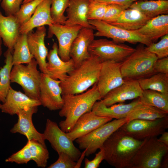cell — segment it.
<instances>
[{"mask_svg":"<svg viewBox=\"0 0 168 168\" xmlns=\"http://www.w3.org/2000/svg\"><path fill=\"white\" fill-rule=\"evenodd\" d=\"M144 140L126 135L121 128L113 133L103 144L104 160L116 168H131L132 159Z\"/></svg>","mask_w":168,"mask_h":168,"instance_id":"1","label":"cell"},{"mask_svg":"<svg viewBox=\"0 0 168 168\" xmlns=\"http://www.w3.org/2000/svg\"><path fill=\"white\" fill-rule=\"evenodd\" d=\"M63 105L59 115L65 117L59 126L64 132H69L77 119L84 114L91 111L95 103L100 100V94L96 83L86 91L76 94L62 95Z\"/></svg>","mask_w":168,"mask_h":168,"instance_id":"2","label":"cell"},{"mask_svg":"<svg viewBox=\"0 0 168 168\" xmlns=\"http://www.w3.org/2000/svg\"><path fill=\"white\" fill-rule=\"evenodd\" d=\"M102 61L98 57H90L74 68L61 82L62 95L83 93L97 83Z\"/></svg>","mask_w":168,"mask_h":168,"instance_id":"3","label":"cell"},{"mask_svg":"<svg viewBox=\"0 0 168 168\" xmlns=\"http://www.w3.org/2000/svg\"><path fill=\"white\" fill-rule=\"evenodd\" d=\"M156 55L148 51L140 44L135 50L120 63V70L124 79L138 80L155 74L154 64Z\"/></svg>","mask_w":168,"mask_h":168,"instance_id":"4","label":"cell"},{"mask_svg":"<svg viewBox=\"0 0 168 168\" xmlns=\"http://www.w3.org/2000/svg\"><path fill=\"white\" fill-rule=\"evenodd\" d=\"M37 66L34 58L26 65H14L11 71L10 79L11 82L21 86L27 96L39 100L41 72L38 70Z\"/></svg>","mask_w":168,"mask_h":168,"instance_id":"5","label":"cell"},{"mask_svg":"<svg viewBox=\"0 0 168 168\" xmlns=\"http://www.w3.org/2000/svg\"><path fill=\"white\" fill-rule=\"evenodd\" d=\"M168 152V147L156 137L145 139L132 159L131 168H160Z\"/></svg>","mask_w":168,"mask_h":168,"instance_id":"6","label":"cell"},{"mask_svg":"<svg viewBox=\"0 0 168 168\" xmlns=\"http://www.w3.org/2000/svg\"><path fill=\"white\" fill-rule=\"evenodd\" d=\"M128 121L127 118L111 120L75 141L80 149L85 150V156H89L100 149L113 133Z\"/></svg>","mask_w":168,"mask_h":168,"instance_id":"7","label":"cell"},{"mask_svg":"<svg viewBox=\"0 0 168 168\" xmlns=\"http://www.w3.org/2000/svg\"><path fill=\"white\" fill-rule=\"evenodd\" d=\"M89 23L97 31L96 37H105L121 43L127 42L132 44L139 43L147 46L152 43L145 36L136 30H126L107 23L102 20H89Z\"/></svg>","mask_w":168,"mask_h":168,"instance_id":"8","label":"cell"},{"mask_svg":"<svg viewBox=\"0 0 168 168\" xmlns=\"http://www.w3.org/2000/svg\"><path fill=\"white\" fill-rule=\"evenodd\" d=\"M168 128V116L154 120L135 119L121 128L128 136L139 140L156 137Z\"/></svg>","mask_w":168,"mask_h":168,"instance_id":"9","label":"cell"},{"mask_svg":"<svg viewBox=\"0 0 168 168\" xmlns=\"http://www.w3.org/2000/svg\"><path fill=\"white\" fill-rule=\"evenodd\" d=\"M135 49L123 43L107 39L94 40L90 44V54L96 56L102 61L112 60L121 63Z\"/></svg>","mask_w":168,"mask_h":168,"instance_id":"10","label":"cell"},{"mask_svg":"<svg viewBox=\"0 0 168 168\" xmlns=\"http://www.w3.org/2000/svg\"><path fill=\"white\" fill-rule=\"evenodd\" d=\"M44 134L46 140L49 141L58 154L65 153L73 161H78L81 155L80 150L74 146L73 141L61 129L56 123L47 119Z\"/></svg>","mask_w":168,"mask_h":168,"instance_id":"11","label":"cell"},{"mask_svg":"<svg viewBox=\"0 0 168 168\" xmlns=\"http://www.w3.org/2000/svg\"><path fill=\"white\" fill-rule=\"evenodd\" d=\"M61 82L41 72L39 100L41 105L50 110H60L63 106Z\"/></svg>","mask_w":168,"mask_h":168,"instance_id":"12","label":"cell"},{"mask_svg":"<svg viewBox=\"0 0 168 168\" xmlns=\"http://www.w3.org/2000/svg\"><path fill=\"white\" fill-rule=\"evenodd\" d=\"M120 63L112 60L102 61L96 83L100 100L109 91L124 82L121 71Z\"/></svg>","mask_w":168,"mask_h":168,"instance_id":"13","label":"cell"},{"mask_svg":"<svg viewBox=\"0 0 168 168\" xmlns=\"http://www.w3.org/2000/svg\"><path fill=\"white\" fill-rule=\"evenodd\" d=\"M82 28L79 25L69 26L57 24L49 26L48 37L51 38L54 35L57 38L58 43V55L63 61H67L70 59L72 44Z\"/></svg>","mask_w":168,"mask_h":168,"instance_id":"14","label":"cell"},{"mask_svg":"<svg viewBox=\"0 0 168 168\" xmlns=\"http://www.w3.org/2000/svg\"><path fill=\"white\" fill-rule=\"evenodd\" d=\"M143 91L137 80L124 79L122 84L109 91L100 100L109 106L138 98L142 95Z\"/></svg>","mask_w":168,"mask_h":168,"instance_id":"15","label":"cell"},{"mask_svg":"<svg viewBox=\"0 0 168 168\" xmlns=\"http://www.w3.org/2000/svg\"><path fill=\"white\" fill-rule=\"evenodd\" d=\"M38 107H35L18 111L17 122L10 130L11 133H18L24 135L28 140H35L43 145H46V140L44 133L38 131L35 128L32 121L33 115L37 112Z\"/></svg>","mask_w":168,"mask_h":168,"instance_id":"16","label":"cell"},{"mask_svg":"<svg viewBox=\"0 0 168 168\" xmlns=\"http://www.w3.org/2000/svg\"><path fill=\"white\" fill-rule=\"evenodd\" d=\"M46 30L44 26L36 28L35 32L31 30L27 34L30 51L39 66L41 72L48 74L46 69V59L48 53L44 39Z\"/></svg>","mask_w":168,"mask_h":168,"instance_id":"17","label":"cell"},{"mask_svg":"<svg viewBox=\"0 0 168 168\" xmlns=\"http://www.w3.org/2000/svg\"><path fill=\"white\" fill-rule=\"evenodd\" d=\"M113 119L96 114L92 111L85 113L77 120L68 136L72 141L83 136L111 121Z\"/></svg>","mask_w":168,"mask_h":168,"instance_id":"18","label":"cell"},{"mask_svg":"<svg viewBox=\"0 0 168 168\" xmlns=\"http://www.w3.org/2000/svg\"><path fill=\"white\" fill-rule=\"evenodd\" d=\"M93 30L91 28H82L72 44L70 57L73 61L75 68L79 66L90 56L88 49L94 40Z\"/></svg>","mask_w":168,"mask_h":168,"instance_id":"19","label":"cell"},{"mask_svg":"<svg viewBox=\"0 0 168 168\" xmlns=\"http://www.w3.org/2000/svg\"><path fill=\"white\" fill-rule=\"evenodd\" d=\"M40 105L39 100L33 99L11 87L5 101L0 103V110L2 113L13 115L20 110Z\"/></svg>","mask_w":168,"mask_h":168,"instance_id":"20","label":"cell"},{"mask_svg":"<svg viewBox=\"0 0 168 168\" xmlns=\"http://www.w3.org/2000/svg\"><path fill=\"white\" fill-rule=\"evenodd\" d=\"M58 46L54 42L52 49L48 52L46 64V69L48 75L53 79L63 81L68 74L75 68L73 60L67 61L62 60L58 54Z\"/></svg>","mask_w":168,"mask_h":168,"instance_id":"21","label":"cell"},{"mask_svg":"<svg viewBox=\"0 0 168 168\" xmlns=\"http://www.w3.org/2000/svg\"><path fill=\"white\" fill-rule=\"evenodd\" d=\"M89 2V0H69L64 25L69 26L79 25L94 29L87 19Z\"/></svg>","mask_w":168,"mask_h":168,"instance_id":"22","label":"cell"},{"mask_svg":"<svg viewBox=\"0 0 168 168\" xmlns=\"http://www.w3.org/2000/svg\"><path fill=\"white\" fill-rule=\"evenodd\" d=\"M51 3V0H43L38 5L31 18L21 26L20 34H27L35 28L54 24L50 15Z\"/></svg>","mask_w":168,"mask_h":168,"instance_id":"23","label":"cell"},{"mask_svg":"<svg viewBox=\"0 0 168 168\" xmlns=\"http://www.w3.org/2000/svg\"><path fill=\"white\" fill-rule=\"evenodd\" d=\"M21 25L15 15L4 16L0 10V37L4 45L13 54L20 34Z\"/></svg>","mask_w":168,"mask_h":168,"instance_id":"24","label":"cell"},{"mask_svg":"<svg viewBox=\"0 0 168 168\" xmlns=\"http://www.w3.org/2000/svg\"><path fill=\"white\" fill-rule=\"evenodd\" d=\"M140 102L138 98L128 104L119 103L107 106L99 100L95 103L91 111L99 116L120 119L127 118L131 111Z\"/></svg>","mask_w":168,"mask_h":168,"instance_id":"25","label":"cell"},{"mask_svg":"<svg viewBox=\"0 0 168 168\" xmlns=\"http://www.w3.org/2000/svg\"><path fill=\"white\" fill-rule=\"evenodd\" d=\"M150 19L137 10L129 7L124 10L116 20L109 23L126 30H136Z\"/></svg>","mask_w":168,"mask_h":168,"instance_id":"26","label":"cell"},{"mask_svg":"<svg viewBox=\"0 0 168 168\" xmlns=\"http://www.w3.org/2000/svg\"><path fill=\"white\" fill-rule=\"evenodd\" d=\"M136 31L152 42L168 34V14H161L150 19L143 26Z\"/></svg>","mask_w":168,"mask_h":168,"instance_id":"27","label":"cell"},{"mask_svg":"<svg viewBox=\"0 0 168 168\" xmlns=\"http://www.w3.org/2000/svg\"><path fill=\"white\" fill-rule=\"evenodd\" d=\"M129 8L137 10L147 17L151 19L161 14H168V1H138L133 2Z\"/></svg>","mask_w":168,"mask_h":168,"instance_id":"28","label":"cell"},{"mask_svg":"<svg viewBox=\"0 0 168 168\" xmlns=\"http://www.w3.org/2000/svg\"><path fill=\"white\" fill-rule=\"evenodd\" d=\"M168 113L140 102L131 111L127 118L128 121L135 119L154 120L166 117Z\"/></svg>","mask_w":168,"mask_h":168,"instance_id":"29","label":"cell"},{"mask_svg":"<svg viewBox=\"0 0 168 168\" xmlns=\"http://www.w3.org/2000/svg\"><path fill=\"white\" fill-rule=\"evenodd\" d=\"M4 65L0 69V101L3 103L11 87L10 75L13 66L12 54L7 49L4 54Z\"/></svg>","mask_w":168,"mask_h":168,"instance_id":"30","label":"cell"},{"mask_svg":"<svg viewBox=\"0 0 168 168\" xmlns=\"http://www.w3.org/2000/svg\"><path fill=\"white\" fill-rule=\"evenodd\" d=\"M33 58L29 49L27 34H20L14 46L12 54L13 65L28 63Z\"/></svg>","mask_w":168,"mask_h":168,"instance_id":"31","label":"cell"},{"mask_svg":"<svg viewBox=\"0 0 168 168\" xmlns=\"http://www.w3.org/2000/svg\"><path fill=\"white\" fill-rule=\"evenodd\" d=\"M138 81L143 90L149 89L168 94V75L157 73Z\"/></svg>","mask_w":168,"mask_h":168,"instance_id":"32","label":"cell"},{"mask_svg":"<svg viewBox=\"0 0 168 168\" xmlns=\"http://www.w3.org/2000/svg\"><path fill=\"white\" fill-rule=\"evenodd\" d=\"M142 104L152 106L168 113V94L147 89L138 98Z\"/></svg>","mask_w":168,"mask_h":168,"instance_id":"33","label":"cell"},{"mask_svg":"<svg viewBox=\"0 0 168 168\" xmlns=\"http://www.w3.org/2000/svg\"><path fill=\"white\" fill-rule=\"evenodd\" d=\"M27 143L31 152L32 160L39 167H46L49 158V152L46 146L35 140H28Z\"/></svg>","mask_w":168,"mask_h":168,"instance_id":"34","label":"cell"},{"mask_svg":"<svg viewBox=\"0 0 168 168\" xmlns=\"http://www.w3.org/2000/svg\"><path fill=\"white\" fill-rule=\"evenodd\" d=\"M69 1V0H51L50 13L54 24H65L67 17L64 16V13Z\"/></svg>","mask_w":168,"mask_h":168,"instance_id":"35","label":"cell"},{"mask_svg":"<svg viewBox=\"0 0 168 168\" xmlns=\"http://www.w3.org/2000/svg\"><path fill=\"white\" fill-rule=\"evenodd\" d=\"M43 0H33L23 3L15 16L21 26L26 22L34 13L38 5Z\"/></svg>","mask_w":168,"mask_h":168,"instance_id":"36","label":"cell"},{"mask_svg":"<svg viewBox=\"0 0 168 168\" xmlns=\"http://www.w3.org/2000/svg\"><path fill=\"white\" fill-rule=\"evenodd\" d=\"M107 5L94 0H89L87 15L88 21L102 20L106 10Z\"/></svg>","mask_w":168,"mask_h":168,"instance_id":"37","label":"cell"},{"mask_svg":"<svg viewBox=\"0 0 168 168\" xmlns=\"http://www.w3.org/2000/svg\"><path fill=\"white\" fill-rule=\"evenodd\" d=\"M145 48L148 51L155 54L158 59L168 57V34L161 37L157 43L152 42Z\"/></svg>","mask_w":168,"mask_h":168,"instance_id":"38","label":"cell"},{"mask_svg":"<svg viewBox=\"0 0 168 168\" xmlns=\"http://www.w3.org/2000/svg\"><path fill=\"white\" fill-rule=\"evenodd\" d=\"M32 160V156L27 143L20 150L6 159L7 162H15L18 164H26Z\"/></svg>","mask_w":168,"mask_h":168,"instance_id":"39","label":"cell"},{"mask_svg":"<svg viewBox=\"0 0 168 168\" xmlns=\"http://www.w3.org/2000/svg\"><path fill=\"white\" fill-rule=\"evenodd\" d=\"M131 5L110 4L107 5L106 10L102 21L110 23L116 20L125 9Z\"/></svg>","mask_w":168,"mask_h":168,"instance_id":"40","label":"cell"},{"mask_svg":"<svg viewBox=\"0 0 168 168\" xmlns=\"http://www.w3.org/2000/svg\"><path fill=\"white\" fill-rule=\"evenodd\" d=\"M58 160L51 164L48 168H75L77 162L73 161L66 153L61 152L58 154Z\"/></svg>","mask_w":168,"mask_h":168,"instance_id":"41","label":"cell"},{"mask_svg":"<svg viewBox=\"0 0 168 168\" xmlns=\"http://www.w3.org/2000/svg\"><path fill=\"white\" fill-rule=\"evenodd\" d=\"M1 6L6 16L15 15L19 11L22 0H1Z\"/></svg>","mask_w":168,"mask_h":168,"instance_id":"42","label":"cell"},{"mask_svg":"<svg viewBox=\"0 0 168 168\" xmlns=\"http://www.w3.org/2000/svg\"><path fill=\"white\" fill-rule=\"evenodd\" d=\"M100 151L96 154L95 158L90 161L87 158L84 160L85 168H97L100 164L104 160V153L103 149L100 148Z\"/></svg>","mask_w":168,"mask_h":168,"instance_id":"43","label":"cell"},{"mask_svg":"<svg viewBox=\"0 0 168 168\" xmlns=\"http://www.w3.org/2000/svg\"><path fill=\"white\" fill-rule=\"evenodd\" d=\"M155 73H161L168 75V57L158 59L154 65Z\"/></svg>","mask_w":168,"mask_h":168,"instance_id":"44","label":"cell"},{"mask_svg":"<svg viewBox=\"0 0 168 168\" xmlns=\"http://www.w3.org/2000/svg\"><path fill=\"white\" fill-rule=\"evenodd\" d=\"M107 4H116L120 5H131L133 2L143 0H94Z\"/></svg>","mask_w":168,"mask_h":168,"instance_id":"45","label":"cell"},{"mask_svg":"<svg viewBox=\"0 0 168 168\" xmlns=\"http://www.w3.org/2000/svg\"><path fill=\"white\" fill-rule=\"evenodd\" d=\"M161 135L160 137L158 138V141L168 147V132L165 131Z\"/></svg>","mask_w":168,"mask_h":168,"instance_id":"46","label":"cell"},{"mask_svg":"<svg viewBox=\"0 0 168 168\" xmlns=\"http://www.w3.org/2000/svg\"><path fill=\"white\" fill-rule=\"evenodd\" d=\"M161 167L168 168V154L163 157L161 162Z\"/></svg>","mask_w":168,"mask_h":168,"instance_id":"47","label":"cell"},{"mask_svg":"<svg viewBox=\"0 0 168 168\" xmlns=\"http://www.w3.org/2000/svg\"><path fill=\"white\" fill-rule=\"evenodd\" d=\"M2 41L1 38L0 37V58L2 54Z\"/></svg>","mask_w":168,"mask_h":168,"instance_id":"48","label":"cell"},{"mask_svg":"<svg viewBox=\"0 0 168 168\" xmlns=\"http://www.w3.org/2000/svg\"><path fill=\"white\" fill-rule=\"evenodd\" d=\"M22 0L23 1L22 3L23 4V3H26L30 2L33 0Z\"/></svg>","mask_w":168,"mask_h":168,"instance_id":"49","label":"cell"},{"mask_svg":"<svg viewBox=\"0 0 168 168\" xmlns=\"http://www.w3.org/2000/svg\"><path fill=\"white\" fill-rule=\"evenodd\" d=\"M1 1V0H0V2Z\"/></svg>","mask_w":168,"mask_h":168,"instance_id":"50","label":"cell"}]
</instances>
